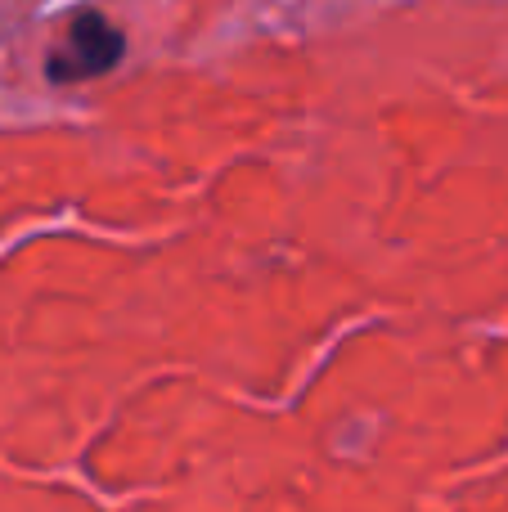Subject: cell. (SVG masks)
<instances>
[{"mask_svg": "<svg viewBox=\"0 0 508 512\" xmlns=\"http://www.w3.org/2000/svg\"><path fill=\"white\" fill-rule=\"evenodd\" d=\"M122 54H126V36L117 32L99 9H81L68 23L63 45L45 59V77H50L54 86L104 77V72H113L117 63H122Z\"/></svg>", "mask_w": 508, "mask_h": 512, "instance_id": "cell-1", "label": "cell"}]
</instances>
